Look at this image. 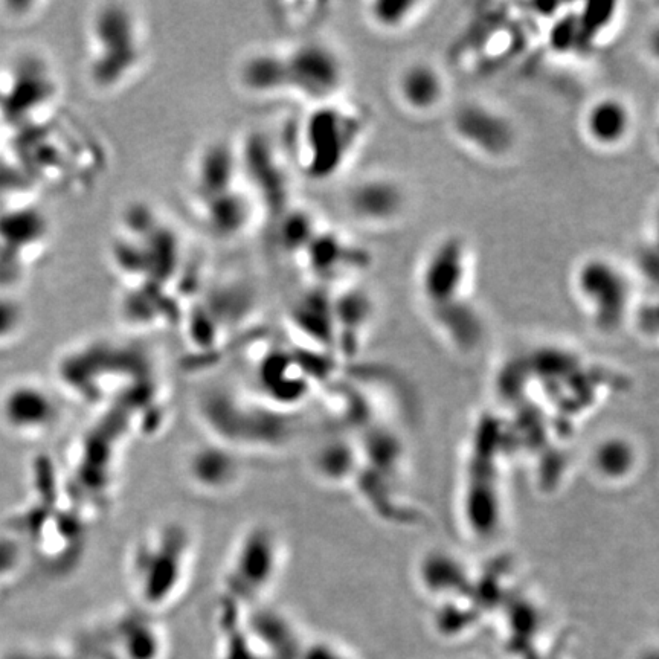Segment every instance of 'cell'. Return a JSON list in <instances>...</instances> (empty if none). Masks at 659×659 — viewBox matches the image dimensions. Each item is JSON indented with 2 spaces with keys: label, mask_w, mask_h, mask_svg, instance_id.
<instances>
[{
  "label": "cell",
  "mask_w": 659,
  "mask_h": 659,
  "mask_svg": "<svg viewBox=\"0 0 659 659\" xmlns=\"http://www.w3.org/2000/svg\"><path fill=\"white\" fill-rule=\"evenodd\" d=\"M152 614L138 609L118 615L110 627L115 653L121 659H162L167 638Z\"/></svg>",
  "instance_id": "15"
},
{
  "label": "cell",
  "mask_w": 659,
  "mask_h": 659,
  "mask_svg": "<svg viewBox=\"0 0 659 659\" xmlns=\"http://www.w3.org/2000/svg\"><path fill=\"white\" fill-rule=\"evenodd\" d=\"M634 121V112L623 98L605 95L592 101L585 110L583 133L594 147L614 150L629 139Z\"/></svg>",
  "instance_id": "14"
},
{
  "label": "cell",
  "mask_w": 659,
  "mask_h": 659,
  "mask_svg": "<svg viewBox=\"0 0 659 659\" xmlns=\"http://www.w3.org/2000/svg\"><path fill=\"white\" fill-rule=\"evenodd\" d=\"M455 138L470 152L499 161L512 155L518 141L515 123L498 107L483 101H466L451 118Z\"/></svg>",
  "instance_id": "9"
},
{
  "label": "cell",
  "mask_w": 659,
  "mask_h": 659,
  "mask_svg": "<svg viewBox=\"0 0 659 659\" xmlns=\"http://www.w3.org/2000/svg\"><path fill=\"white\" fill-rule=\"evenodd\" d=\"M234 83L251 100H284L280 46H255L243 52L234 66Z\"/></svg>",
  "instance_id": "11"
},
{
  "label": "cell",
  "mask_w": 659,
  "mask_h": 659,
  "mask_svg": "<svg viewBox=\"0 0 659 659\" xmlns=\"http://www.w3.org/2000/svg\"><path fill=\"white\" fill-rule=\"evenodd\" d=\"M303 257L307 269L321 281H335L367 263V254L336 231L318 232Z\"/></svg>",
  "instance_id": "13"
},
{
  "label": "cell",
  "mask_w": 659,
  "mask_h": 659,
  "mask_svg": "<svg viewBox=\"0 0 659 659\" xmlns=\"http://www.w3.org/2000/svg\"><path fill=\"white\" fill-rule=\"evenodd\" d=\"M443 72L429 62H412L405 66L396 81V92L406 109L414 113H429L446 98Z\"/></svg>",
  "instance_id": "16"
},
{
  "label": "cell",
  "mask_w": 659,
  "mask_h": 659,
  "mask_svg": "<svg viewBox=\"0 0 659 659\" xmlns=\"http://www.w3.org/2000/svg\"><path fill=\"white\" fill-rule=\"evenodd\" d=\"M431 315L444 336L457 347H475L483 336V319L469 298L443 309L432 310Z\"/></svg>",
  "instance_id": "17"
},
{
  "label": "cell",
  "mask_w": 659,
  "mask_h": 659,
  "mask_svg": "<svg viewBox=\"0 0 659 659\" xmlns=\"http://www.w3.org/2000/svg\"><path fill=\"white\" fill-rule=\"evenodd\" d=\"M25 322L23 307L14 299L0 296V345L19 338L25 328Z\"/></svg>",
  "instance_id": "21"
},
{
  "label": "cell",
  "mask_w": 659,
  "mask_h": 659,
  "mask_svg": "<svg viewBox=\"0 0 659 659\" xmlns=\"http://www.w3.org/2000/svg\"><path fill=\"white\" fill-rule=\"evenodd\" d=\"M373 298L361 287H350L333 299V316H335L336 335L357 336L368 327L374 316Z\"/></svg>",
  "instance_id": "18"
},
{
  "label": "cell",
  "mask_w": 659,
  "mask_h": 659,
  "mask_svg": "<svg viewBox=\"0 0 659 659\" xmlns=\"http://www.w3.org/2000/svg\"><path fill=\"white\" fill-rule=\"evenodd\" d=\"M182 470L188 486L211 498L231 495L245 479L242 452L214 438L191 446Z\"/></svg>",
  "instance_id": "10"
},
{
  "label": "cell",
  "mask_w": 659,
  "mask_h": 659,
  "mask_svg": "<svg viewBox=\"0 0 659 659\" xmlns=\"http://www.w3.org/2000/svg\"><path fill=\"white\" fill-rule=\"evenodd\" d=\"M658 266V251H656V245L646 246V248L641 249V251L638 252V272H640L644 281H649V283L653 284V287H656V281H658Z\"/></svg>",
  "instance_id": "24"
},
{
  "label": "cell",
  "mask_w": 659,
  "mask_h": 659,
  "mask_svg": "<svg viewBox=\"0 0 659 659\" xmlns=\"http://www.w3.org/2000/svg\"><path fill=\"white\" fill-rule=\"evenodd\" d=\"M286 565V545L280 531L269 524L246 528L229 553L226 591L237 605H255L271 594Z\"/></svg>",
  "instance_id": "4"
},
{
  "label": "cell",
  "mask_w": 659,
  "mask_h": 659,
  "mask_svg": "<svg viewBox=\"0 0 659 659\" xmlns=\"http://www.w3.org/2000/svg\"><path fill=\"white\" fill-rule=\"evenodd\" d=\"M469 245L461 235H447L428 252L418 274V290L429 312L469 298Z\"/></svg>",
  "instance_id": "8"
},
{
  "label": "cell",
  "mask_w": 659,
  "mask_h": 659,
  "mask_svg": "<svg viewBox=\"0 0 659 659\" xmlns=\"http://www.w3.org/2000/svg\"><path fill=\"white\" fill-rule=\"evenodd\" d=\"M298 659H356L350 652L330 641L307 644L299 652Z\"/></svg>",
  "instance_id": "22"
},
{
  "label": "cell",
  "mask_w": 659,
  "mask_h": 659,
  "mask_svg": "<svg viewBox=\"0 0 659 659\" xmlns=\"http://www.w3.org/2000/svg\"><path fill=\"white\" fill-rule=\"evenodd\" d=\"M425 2L415 0H376L368 5V19L386 33H399L422 14Z\"/></svg>",
  "instance_id": "19"
},
{
  "label": "cell",
  "mask_w": 659,
  "mask_h": 659,
  "mask_svg": "<svg viewBox=\"0 0 659 659\" xmlns=\"http://www.w3.org/2000/svg\"><path fill=\"white\" fill-rule=\"evenodd\" d=\"M63 418L62 397L40 380H17L0 396L2 425L17 437H46L60 428Z\"/></svg>",
  "instance_id": "7"
},
{
  "label": "cell",
  "mask_w": 659,
  "mask_h": 659,
  "mask_svg": "<svg viewBox=\"0 0 659 659\" xmlns=\"http://www.w3.org/2000/svg\"><path fill=\"white\" fill-rule=\"evenodd\" d=\"M348 209L359 222L371 226L389 225L402 216L406 194L391 177L374 176L357 182L347 197Z\"/></svg>",
  "instance_id": "12"
},
{
  "label": "cell",
  "mask_w": 659,
  "mask_h": 659,
  "mask_svg": "<svg viewBox=\"0 0 659 659\" xmlns=\"http://www.w3.org/2000/svg\"><path fill=\"white\" fill-rule=\"evenodd\" d=\"M22 554L13 537L0 536V574L14 573L22 563Z\"/></svg>",
  "instance_id": "23"
},
{
  "label": "cell",
  "mask_w": 659,
  "mask_h": 659,
  "mask_svg": "<svg viewBox=\"0 0 659 659\" xmlns=\"http://www.w3.org/2000/svg\"><path fill=\"white\" fill-rule=\"evenodd\" d=\"M365 132L367 118L341 98L309 106L293 129V162L310 181L333 179L353 158Z\"/></svg>",
  "instance_id": "3"
},
{
  "label": "cell",
  "mask_w": 659,
  "mask_h": 659,
  "mask_svg": "<svg viewBox=\"0 0 659 659\" xmlns=\"http://www.w3.org/2000/svg\"><path fill=\"white\" fill-rule=\"evenodd\" d=\"M84 75L101 97L129 91L152 62V29L139 5L109 0L92 5L83 26Z\"/></svg>",
  "instance_id": "1"
},
{
  "label": "cell",
  "mask_w": 659,
  "mask_h": 659,
  "mask_svg": "<svg viewBox=\"0 0 659 659\" xmlns=\"http://www.w3.org/2000/svg\"><path fill=\"white\" fill-rule=\"evenodd\" d=\"M284 98L307 106L341 98L347 83V66L341 52L318 37L280 45Z\"/></svg>",
  "instance_id": "5"
},
{
  "label": "cell",
  "mask_w": 659,
  "mask_h": 659,
  "mask_svg": "<svg viewBox=\"0 0 659 659\" xmlns=\"http://www.w3.org/2000/svg\"><path fill=\"white\" fill-rule=\"evenodd\" d=\"M617 4L600 2V4H585L583 10L574 11L577 25V51L589 49L598 39L608 33L617 17Z\"/></svg>",
  "instance_id": "20"
},
{
  "label": "cell",
  "mask_w": 659,
  "mask_h": 659,
  "mask_svg": "<svg viewBox=\"0 0 659 659\" xmlns=\"http://www.w3.org/2000/svg\"><path fill=\"white\" fill-rule=\"evenodd\" d=\"M574 292L598 332H617L631 321L634 281L623 267L605 255H589L576 267Z\"/></svg>",
  "instance_id": "6"
},
{
  "label": "cell",
  "mask_w": 659,
  "mask_h": 659,
  "mask_svg": "<svg viewBox=\"0 0 659 659\" xmlns=\"http://www.w3.org/2000/svg\"><path fill=\"white\" fill-rule=\"evenodd\" d=\"M196 537L181 522L145 530L127 556V580L139 609L159 614L181 600L196 563Z\"/></svg>",
  "instance_id": "2"
}]
</instances>
